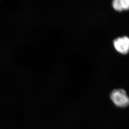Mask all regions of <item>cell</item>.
I'll return each mask as SVG.
<instances>
[{
    "instance_id": "cell-1",
    "label": "cell",
    "mask_w": 129,
    "mask_h": 129,
    "mask_svg": "<svg viewBox=\"0 0 129 129\" xmlns=\"http://www.w3.org/2000/svg\"><path fill=\"white\" fill-rule=\"evenodd\" d=\"M110 98L118 107H127L129 105V98L123 89L114 90L110 94Z\"/></svg>"
},
{
    "instance_id": "cell-2",
    "label": "cell",
    "mask_w": 129,
    "mask_h": 129,
    "mask_svg": "<svg viewBox=\"0 0 129 129\" xmlns=\"http://www.w3.org/2000/svg\"><path fill=\"white\" fill-rule=\"evenodd\" d=\"M114 45L119 52L127 54L129 51V38L127 37L117 38L114 41Z\"/></svg>"
},
{
    "instance_id": "cell-3",
    "label": "cell",
    "mask_w": 129,
    "mask_h": 129,
    "mask_svg": "<svg viewBox=\"0 0 129 129\" xmlns=\"http://www.w3.org/2000/svg\"><path fill=\"white\" fill-rule=\"evenodd\" d=\"M112 6L115 10L117 11H122L121 4V0H115L112 2Z\"/></svg>"
},
{
    "instance_id": "cell-4",
    "label": "cell",
    "mask_w": 129,
    "mask_h": 129,
    "mask_svg": "<svg viewBox=\"0 0 129 129\" xmlns=\"http://www.w3.org/2000/svg\"><path fill=\"white\" fill-rule=\"evenodd\" d=\"M121 4L122 10L129 9V0H121Z\"/></svg>"
}]
</instances>
